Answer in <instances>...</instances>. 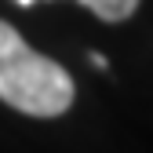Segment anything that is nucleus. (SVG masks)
Segmentation results:
<instances>
[{"instance_id":"1","label":"nucleus","mask_w":153,"mask_h":153,"mask_svg":"<svg viewBox=\"0 0 153 153\" xmlns=\"http://www.w3.org/2000/svg\"><path fill=\"white\" fill-rule=\"evenodd\" d=\"M73 76L48 55L33 51L22 33L0 18V102L26 117H62L73 106Z\"/></svg>"},{"instance_id":"3","label":"nucleus","mask_w":153,"mask_h":153,"mask_svg":"<svg viewBox=\"0 0 153 153\" xmlns=\"http://www.w3.org/2000/svg\"><path fill=\"white\" fill-rule=\"evenodd\" d=\"M18 4H22V7H29V4H33V0H18Z\"/></svg>"},{"instance_id":"2","label":"nucleus","mask_w":153,"mask_h":153,"mask_svg":"<svg viewBox=\"0 0 153 153\" xmlns=\"http://www.w3.org/2000/svg\"><path fill=\"white\" fill-rule=\"evenodd\" d=\"M80 4L91 15H99L102 22H124L139 11V0H80Z\"/></svg>"}]
</instances>
